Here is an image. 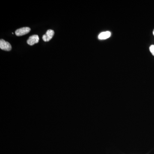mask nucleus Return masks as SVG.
<instances>
[{
  "mask_svg": "<svg viewBox=\"0 0 154 154\" xmlns=\"http://www.w3.org/2000/svg\"><path fill=\"white\" fill-rule=\"evenodd\" d=\"M153 35H154V30H153Z\"/></svg>",
  "mask_w": 154,
  "mask_h": 154,
  "instance_id": "obj_7",
  "label": "nucleus"
},
{
  "mask_svg": "<svg viewBox=\"0 0 154 154\" xmlns=\"http://www.w3.org/2000/svg\"><path fill=\"white\" fill-rule=\"evenodd\" d=\"M149 50L152 54L154 56V45H152L150 46Z\"/></svg>",
  "mask_w": 154,
  "mask_h": 154,
  "instance_id": "obj_6",
  "label": "nucleus"
},
{
  "mask_svg": "<svg viewBox=\"0 0 154 154\" xmlns=\"http://www.w3.org/2000/svg\"><path fill=\"white\" fill-rule=\"evenodd\" d=\"M30 31V28L29 27H24L17 29L15 32V33L17 36H22L28 34Z\"/></svg>",
  "mask_w": 154,
  "mask_h": 154,
  "instance_id": "obj_2",
  "label": "nucleus"
},
{
  "mask_svg": "<svg viewBox=\"0 0 154 154\" xmlns=\"http://www.w3.org/2000/svg\"><path fill=\"white\" fill-rule=\"evenodd\" d=\"M0 48L3 50L6 51H10L12 49V46L8 42L3 39L0 40Z\"/></svg>",
  "mask_w": 154,
  "mask_h": 154,
  "instance_id": "obj_1",
  "label": "nucleus"
},
{
  "mask_svg": "<svg viewBox=\"0 0 154 154\" xmlns=\"http://www.w3.org/2000/svg\"><path fill=\"white\" fill-rule=\"evenodd\" d=\"M38 41H39V37L38 35H32L28 38L27 40V43L29 45H33L38 43Z\"/></svg>",
  "mask_w": 154,
  "mask_h": 154,
  "instance_id": "obj_4",
  "label": "nucleus"
},
{
  "mask_svg": "<svg viewBox=\"0 0 154 154\" xmlns=\"http://www.w3.org/2000/svg\"><path fill=\"white\" fill-rule=\"evenodd\" d=\"M111 36V33L110 31H105L100 33L99 34L98 38L99 39H105L109 38Z\"/></svg>",
  "mask_w": 154,
  "mask_h": 154,
  "instance_id": "obj_5",
  "label": "nucleus"
},
{
  "mask_svg": "<svg viewBox=\"0 0 154 154\" xmlns=\"http://www.w3.org/2000/svg\"><path fill=\"white\" fill-rule=\"evenodd\" d=\"M54 34V32L53 30H48L45 34L42 36V39L45 42H48L52 38Z\"/></svg>",
  "mask_w": 154,
  "mask_h": 154,
  "instance_id": "obj_3",
  "label": "nucleus"
}]
</instances>
